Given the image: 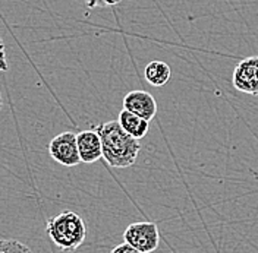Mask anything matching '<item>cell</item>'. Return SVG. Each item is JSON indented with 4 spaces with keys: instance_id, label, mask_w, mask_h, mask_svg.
I'll use <instances>...</instances> for the list:
<instances>
[{
    "instance_id": "4fadbf2b",
    "label": "cell",
    "mask_w": 258,
    "mask_h": 253,
    "mask_svg": "<svg viewBox=\"0 0 258 253\" xmlns=\"http://www.w3.org/2000/svg\"><path fill=\"white\" fill-rule=\"evenodd\" d=\"M9 69L8 66V57H6V48H5V43L0 38V73L6 72Z\"/></svg>"
},
{
    "instance_id": "3957f363",
    "label": "cell",
    "mask_w": 258,
    "mask_h": 253,
    "mask_svg": "<svg viewBox=\"0 0 258 253\" xmlns=\"http://www.w3.org/2000/svg\"><path fill=\"white\" fill-rule=\"evenodd\" d=\"M123 240L143 253L154 252L159 247L160 236L159 228L154 222H132L123 233Z\"/></svg>"
},
{
    "instance_id": "7c38bea8",
    "label": "cell",
    "mask_w": 258,
    "mask_h": 253,
    "mask_svg": "<svg viewBox=\"0 0 258 253\" xmlns=\"http://www.w3.org/2000/svg\"><path fill=\"white\" fill-rule=\"evenodd\" d=\"M110 253H143V252H140L138 249H135L134 246H131V244L126 243V241H123V243H120L119 246H116L114 249H112V252Z\"/></svg>"
},
{
    "instance_id": "7a4b0ae2",
    "label": "cell",
    "mask_w": 258,
    "mask_h": 253,
    "mask_svg": "<svg viewBox=\"0 0 258 253\" xmlns=\"http://www.w3.org/2000/svg\"><path fill=\"white\" fill-rule=\"evenodd\" d=\"M48 237L64 253L77 250L87 236L85 222L77 212L63 211L47 221Z\"/></svg>"
},
{
    "instance_id": "52a82bcc",
    "label": "cell",
    "mask_w": 258,
    "mask_h": 253,
    "mask_svg": "<svg viewBox=\"0 0 258 253\" xmlns=\"http://www.w3.org/2000/svg\"><path fill=\"white\" fill-rule=\"evenodd\" d=\"M77 143H78L81 162L91 164L103 157L101 139L96 129H88V130L80 132L77 135Z\"/></svg>"
},
{
    "instance_id": "5bb4252c",
    "label": "cell",
    "mask_w": 258,
    "mask_h": 253,
    "mask_svg": "<svg viewBox=\"0 0 258 253\" xmlns=\"http://www.w3.org/2000/svg\"><path fill=\"white\" fill-rule=\"evenodd\" d=\"M2 106H3V100H2V94H0V110H2Z\"/></svg>"
},
{
    "instance_id": "8992f818",
    "label": "cell",
    "mask_w": 258,
    "mask_h": 253,
    "mask_svg": "<svg viewBox=\"0 0 258 253\" xmlns=\"http://www.w3.org/2000/svg\"><path fill=\"white\" fill-rule=\"evenodd\" d=\"M123 110L131 111L147 122H151L157 114V101L150 93L135 90L125 95Z\"/></svg>"
},
{
    "instance_id": "6da1fadb",
    "label": "cell",
    "mask_w": 258,
    "mask_h": 253,
    "mask_svg": "<svg viewBox=\"0 0 258 253\" xmlns=\"http://www.w3.org/2000/svg\"><path fill=\"white\" fill-rule=\"evenodd\" d=\"M101 139L103 158L114 168H126L137 162L141 143L129 136L117 120H110L96 127Z\"/></svg>"
},
{
    "instance_id": "8fae6325",
    "label": "cell",
    "mask_w": 258,
    "mask_h": 253,
    "mask_svg": "<svg viewBox=\"0 0 258 253\" xmlns=\"http://www.w3.org/2000/svg\"><path fill=\"white\" fill-rule=\"evenodd\" d=\"M122 0H87V6L90 9H94L98 6H114L117 3H120Z\"/></svg>"
},
{
    "instance_id": "277c9868",
    "label": "cell",
    "mask_w": 258,
    "mask_h": 253,
    "mask_svg": "<svg viewBox=\"0 0 258 253\" xmlns=\"http://www.w3.org/2000/svg\"><path fill=\"white\" fill-rule=\"evenodd\" d=\"M48 154L56 162L64 167H75L81 162L77 135L74 132H62L48 143Z\"/></svg>"
},
{
    "instance_id": "ba28073f",
    "label": "cell",
    "mask_w": 258,
    "mask_h": 253,
    "mask_svg": "<svg viewBox=\"0 0 258 253\" xmlns=\"http://www.w3.org/2000/svg\"><path fill=\"white\" fill-rule=\"evenodd\" d=\"M117 122L129 136H132L138 141L144 138L148 129H150V122L138 117L137 114H134L128 110H122L119 113Z\"/></svg>"
},
{
    "instance_id": "9c48e42d",
    "label": "cell",
    "mask_w": 258,
    "mask_h": 253,
    "mask_svg": "<svg viewBox=\"0 0 258 253\" xmlns=\"http://www.w3.org/2000/svg\"><path fill=\"white\" fill-rule=\"evenodd\" d=\"M144 78L153 87H163L172 78V69L163 60H153L145 66Z\"/></svg>"
},
{
    "instance_id": "5b68a950",
    "label": "cell",
    "mask_w": 258,
    "mask_h": 253,
    "mask_svg": "<svg viewBox=\"0 0 258 253\" xmlns=\"http://www.w3.org/2000/svg\"><path fill=\"white\" fill-rule=\"evenodd\" d=\"M232 82L238 91L258 95V56L246 57L236 64Z\"/></svg>"
},
{
    "instance_id": "30bf717a",
    "label": "cell",
    "mask_w": 258,
    "mask_h": 253,
    "mask_svg": "<svg viewBox=\"0 0 258 253\" xmlns=\"http://www.w3.org/2000/svg\"><path fill=\"white\" fill-rule=\"evenodd\" d=\"M0 253H32V250L19 240L5 238L0 240Z\"/></svg>"
}]
</instances>
